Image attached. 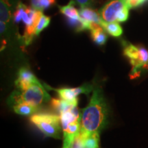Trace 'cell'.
Listing matches in <instances>:
<instances>
[{
  "label": "cell",
  "instance_id": "cell-1",
  "mask_svg": "<svg viewBox=\"0 0 148 148\" xmlns=\"http://www.w3.org/2000/svg\"><path fill=\"white\" fill-rule=\"evenodd\" d=\"M108 110L102 90L95 88L90 102L81 113L80 132L86 135L99 133L108 121Z\"/></svg>",
  "mask_w": 148,
  "mask_h": 148
},
{
  "label": "cell",
  "instance_id": "cell-2",
  "mask_svg": "<svg viewBox=\"0 0 148 148\" xmlns=\"http://www.w3.org/2000/svg\"><path fill=\"white\" fill-rule=\"evenodd\" d=\"M42 12L28 7L21 2L18 3L15 12H14V21L18 23L22 21L25 25L23 35L24 42L26 45L32 42L35 36L36 27L38 20L42 16Z\"/></svg>",
  "mask_w": 148,
  "mask_h": 148
},
{
  "label": "cell",
  "instance_id": "cell-3",
  "mask_svg": "<svg viewBox=\"0 0 148 148\" xmlns=\"http://www.w3.org/2000/svg\"><path fill=\"white\" fill-rule=\"evenodd\" d=\"M129 10L126 0H110L100 9L99 14L103 21L120 23L127 21Z\"/></svg>",
  "mask_w": 148,
  "mask_h": 148
},
{
  "label": "cell",
  "instance_id": "cell-4",
  "mask_svg": "<svg viewBox=\"0 0 148 148\" xmlns=\"http://www.w3.org/2000/svg\"><path fill=\"white\" fill-rule=\"evenodd\" d=\"M123 53L129 59L130 63L132 66L131 78L138 77L142 70L147 69L148 51L145 48L135 46L131 43L125 44Z\"/></svg>",
  "mask_w": 148,
  "mask_h": 148
},
{
  "label": "cell",
  "instance_id": "cell-5",
  "mask_svg": "<svg viewBox=\"0 0 148 148\" xmlns=\"http://www.w3.org/2000/svg\"><path fill=\"white\" fill-rule=\"evenodd\" d=\"M30 120L46 136L54 138H60V116L49 113L35 114L31 116Z\"/></svg>",
  "mask_w": 148,
  "mask_h": 148
},
{
  "label": "cell",
  "instance_id": "cell-6",
  "mask_svg": "<svg viewBox=\"0 0 148 148\" xmlns=\"http://www.w3.org/2000/svg\"><path fill=\"white\" fill-rule=\"evenodd\" d=\"M20 92H21L24 100L36 107H38L42 103L51 100L50 95L47 93L45 88L42 86L38 79L33 82L25 90Z\"/></svg>",
  "mask_w": 148,
  "mask_h": 148
},
{
  "label": "cell",
  "instance_id": "cell-7",
  "mask_svg": "<svg viewBox=\"0 0 148 148\" xmlns=\"http://www.w3.org/2000/svg\"><path fill=\"white\" fill-rule=\"evenodd\" d=\"M8 104L16 114L21 115H32L38 109V107L33 106L24 100L19 90H15L11 94L8 98Z\"/></svg>",
  "mask_w": 148,
  "mask_h": 148
},
{
  "label": "cell",
  "instance_id": "cell-8",
  "mask_svg": "<svg viewBox=\"0 0 148 148\" xmlns=\"http://www.w3.org/2000/svg\"><path fill=\"white\" fill-rule=\"evenodd\" d=\"M51 90H54L58 92L60 99L66 101H73L77 99V96L80 94H88L90 91L93 90L92 85L86 84L82 86L76 88H63L60 89H55V88H49Z\"/></svg>",
  "mask_w": 148,
  "mask_h": 148
},
{
  "label": "cell",
  "instance_id": "cell-9",
  "mask_svg": "<svg viewBox=\"0 0 148 148\" xmlns=\"http://www.w3.org/2000/svg\"><path fill=\"white\" fill-rule=\"evenodd\" d=\"M36 80L37 78L34 74L26 68L23 67L18 71V78L15 82V85L18 90L23 91Z\"/></svg>",
  "mask_w": 148,
  "mask_h": 148
},
{
  "label": "cell",
  "instance_id": "cell-10",
  "mask_svg": "<svg viewBox=\"0 0 148 148\" xmlns=\"http://www.w3.org/2000/svg\"><path fill=\"white\" fill-rule=\"evenodd\" d=\"M80 17L88 23H95L100 25L101 26L103 21L101 19L99 12L90 8V7H83L79 10Z\"/></svg>",
  "mask_w": 148,
  "mask_h": 148
},
{
  "label": "cell",
  "instance_id": "cell-11",
  "mask_svg": "<svg viewBox=\"0 0 148 148\" xmlns=\"http://www.w3.org/2000/svg\"><path fill=\"white\" fill-rule=\"evenodd\" d=\"M75 3L73 1H70L67 5L64 6H59L60 12L64 14L67 18L70 19H80L79 11L74 7Z\"/></svg>",
  "mask_w": 148,
  "mask_h": 148
},
{
  "label": "cell",
  "instance_id": "cell-12",
  "mask_svg": "<svg viewBox=\"0 0 148 148\" xmlns=\"http://www.w3.org/2000/svg\"><path fill=\"white\" fill-rule=\"evenodd\" d=\"M106 31L101 25H98L95 28L90 30V34L92 40L95 42L97 45H103L106 43L108 39V36L106 34Z\"/></svg>",
  "mask_w": 148,
  "mask_h": 148
},
{
  "label": "cell",
  "instance_id": "cell-13",
  "mask_svg": "<svg viewBox=\"0 0 148 148\" xmlns=\"http://www.w3.org/2000/svg\"><path fill=\"white\" fill-rule=\"evenodd\" d=\"M103 29L108 32L109 34L114 37H119L123 33V29L117 22H108L103 21L101 25Z\"/></svg>",
  "mask_w": 148,
  "mask_h": 148
},
{
  "label": "cell",
  "instance_id": "cell-14",
  "mask_svg": "<svg viewBox=\"0 0 148 148\" xmlns=\"http://www.w3.org/2000/svg\"><path fill=\"white\" fill-rule=\"evenodd\" d=\"M56 3V0H30L31 7L42 12Z\"/></svg>",
  "mask_w": 148,
  "mask_h": 148
},
{
  "label": "cell",
  "instance_id": "cell-15",
  "mask_svg": "<svg viewBox=\"0 0 148 148\" xmlns=\"http://www.w3.org/2000/svg\"><path fill=\"white\" fill-rule=\"evenodd\" d=\"M0 15H1V21H3L4 23L10 21L11 16L10 14V5L8 3V1L5 0H1V11H0Z\"/></svg>",
  "mask_w": 148,
  "mask_h": 148
},
{
  "label": "cell",
  "instance_id": "cell-16",
  "mask_svg": "<svg viewBox=\"0 0 148 148\" xmlns=\"http://www.w3.org/2000/svg\"><path fill=\"white\" fill-rule=\"evenodd\" d=\"M99 133H92L86 137L84 148H99Z\"/></svg>",
  "mask_w": 148,
  "mask_h": 148
},
{
  "label": "cell",
  "instance_id": "cell-17",
  "mask_svg": "<svg viewBox=\"0 0 148 148\" xmlns=\"http://www.w3.org/2000/svg\"><path fill=\"white\" fill-rule=\"evenodd\" d=\"M49 23H50V17L44 15L42 14V16L40 17L39 20H38V23H37L35 34L36 36H38L40 33L49 25Z\"/></svg>",
  "mask_w": 148,
  "mask_h": 148
},
{
  "label": "cell",
  "instance_id": "cell-18",
  "mask_svg": "<svg viewBox=\"0 0 148 148\" xmlns=\"http://www.w3.org/2000/svg\"><path fill=\"white\" fill-rule=\"evenodd\" d=\"M87 136L88 135L80 132L69 148H84L85 140Z\"/></svg>",
  "mask_w": 148,
  "mask_h": 148
},
{
  "label": "cell",
  "instance_id": "cell-19",
  "mask_svg": "<svg viewBox=\"0 0 148 148\" xmlns=\"http://www.w3.org/2000/svg\"><path fill=\"white\" fill-rule=\"evenodd\" d=\"M147 0H126L127 5L130 8H134L143 4Z\"/></svg>",
  "mask_w": 148,
  "mask_h": 148
},
{
  "label": "cell",
  "instance_id": "cell-20",
  "mask_svg": "<svg viewBox=\"0 0 148 148\" xmlns=\"http://www.w3.org/2000/svg\"><path fill=\"white\" fill-rule=\"evenodd\" d=\"M76 4L80 5L81 8L83 7H90L93 0H71Z\"/></svg>",
  "mask_w": 148,
  "mask_h": 148
},
{
  "label": "cell",
  "instance_id": "cell-21",
  "mask_svg": "<svg viewBox=\"0 0 148 148\" xmlns=\"http://www.w3.org/2000/svg\"><path fill=\"white\" fill-rule=\"evenodd\" d=\"M5 28H6V26H5V23L3 21H1V32L3 33L5 32Z\"/></svg>",
  "mask_w": 148,
  "mask_h": 148
},
{
  "label": "cell",
  "instance_id": "cell-22",
  "mask_svg": "<svg viewBox=\"0 0 148 148\" xmlns=\"http://www.w3.org/2000/svg\"><path fill=\"white\" fill-rule=\"evenodd\" d=\"M147 69H148V64H147Z\"/></svg>",
  "mask_w": 148,
  "mask_h": 148
}]
</instances>
